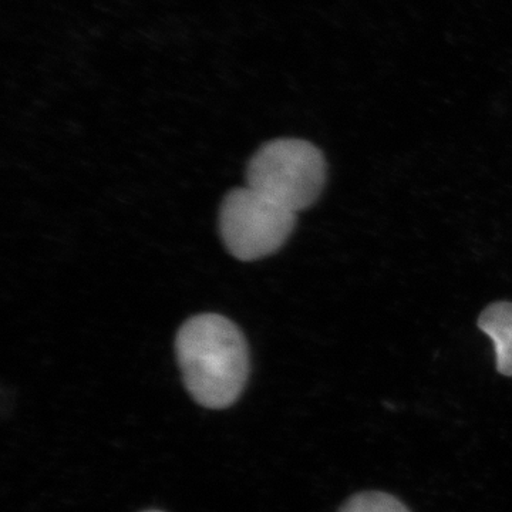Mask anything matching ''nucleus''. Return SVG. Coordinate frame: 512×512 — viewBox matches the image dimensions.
Returning <instances> with one entry per match:
<instances>
[{
	"label": "nucleus",
	"instance_id": "1",
	"mask_svg": "<svg viewBox=\"0 0 512 512\" xmlns=\"http://www.w3.org/2000/svg\"><path fill=\"white\" fill-rule=\"evenodd\" d=\"M178 365L192 399L208 409L237 402L247 384V340L231 320L215 313L188 319L175 339Z\"/></svg>",
	"mask_w": 512,
	"mask_h": 512
},
{
	"label": "nucleus",
	"instance_id": "2",
	"mask_svg": "<svg viewBox=\"0 0 512 512\" xmlns=\"http://www.w3.org/2000/svg\"><path fill=\"white\" fill-rule=\"evenodd\" d=\"M326 180L322 153L295 138L269 141L249 161L247 185L295 214L318 200Z\"/></svg>",
	"mask_w": 512,
	"mask_h": 512
},
{
	"label": "nucleus",
	"instance_id": "3",
	"mask_svg": "<svg viewBox=\"0 0 512 512\" xmlns=\"http://www.w3.org/2000/svg\"><path fill=\"white\" fill-rule=\"evenodd\" d=\"M295 222V212L248 185L228 192L221 204L222 241L229 254L241 261L274 254L292 234Z\"/></svg>",
	"mask_w": 512,
	"mask_h": 512
},
{
	"label": "nucleus",
	"instance_id": "4",
	"mask_svg": "<svg viewBox=\"0 0 512 512\" xmlns=\"http://www.w3.org/2000/svg\"><path fill=\"white\" fill-rule=\"evenodd\" d=\"M478 326L490 336L497 357V370L504 376H512V303L498 302L488 306Z\"/></svg>",
	"mask_w": 512,
	"mask_h": 512
},
{
	"label": "nucleus",
	"instance_id": "5",
	"mask_svg": "<svg viewBox=\"0 0 512 512\" xmlns=\"http://www.w3.org/2000/svg\"><path fill=\"white\" fill-rule=\"evenodd\" d=\"M340 512H410L392 495L367 491L350 498Z\"/></svg>",
	"mask_w": 512,
	"mask_h": 512
},
{
	"label": "nucleus",
	"instance_id": "6",
	"mask_svg": "<svg viewBox=\"0 0 512 512\" xmlns=\"http://www.w3.org/2000/svg\"><path fill=\"white\" fill-rule=\"evenodd\" d=\"M144 512H163V511H144Z\"/></svg>",
	"mask_w": 512,
	"mask_h": 512
}]
</instances>
